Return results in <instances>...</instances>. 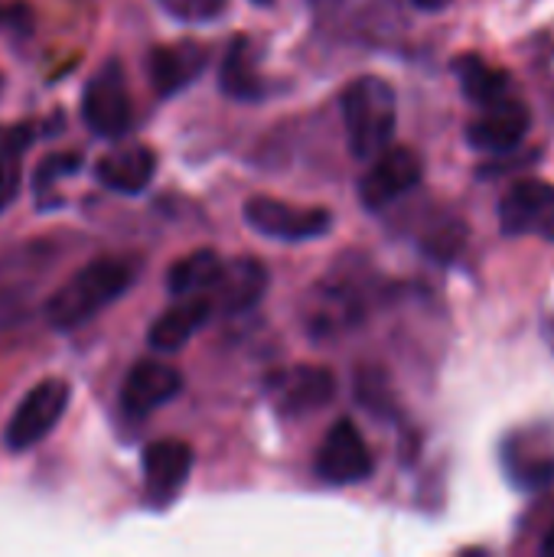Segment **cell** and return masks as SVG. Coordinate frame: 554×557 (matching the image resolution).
Returning a JSON list of instances; mask_svg holds the SVG:
<instances>
[{"mask_svg":"<svg viewBox=\"0 0 554 557\" xmlns=\"http://www.w3.org/2000/svg\"><path fill=\"white\" fill-rule=\"evenodd\" d=\"M336 379L323 366H294L291 372H281L274 382L278 408L291 418H304L310 411H320L333 401Z\"/></svg>","mask_w":554,"mask_h":557,"instance_id":"obj_14","label":"cell"},{"mask_svg":"<svg viewBox=\"0 0 554 557\" xmlns=\"http://www.w3.org/2000/svg\"><path fill=\"white\" fill-rule=\"evenodd\" d=\"M78 166H82V153H52V157H46L42 166L36 170V180H33V189L39 196V206L56 189V180L78 173Z\"/></svg>","mask_w":554,"mask_h":557,"instance_id":"obj_22","label":"cell"},{"mask_svg":"<svg viewBox=\"0 0 554 557\" xmlns=\"http://www.w3.org/2000/svg\"><path fill=\"white\" fill-rule=\"evenodd\" d=\"M320 20L362 42L392 39L405 26L398 0H313Z\"/></svg>","mask_w":554,"mask_h":557,"instance_id":"obj_5","label":"cell"},{"mask_svg":"<svg viewBox=\"0 0 554 557\" xmlns=\"http://www.w3.org/2000/svg\"><path fill=\"white\" fill-rule=\"evenodd\" d=\"M0 95H3V72H0Z\"/></svg>","mask_w":554,"mask_h":557,"instance_id":"obj_29","label":"cell"},{"mask_svg":"<svg viewBox=\"0 0 554 557\" xmlns=\"http://www.w3.org/2000/svg\"><path fill=\"white\" fill-rule=\"evenodd\" d=\"M542 555L554 557V522L552 529H549V535H545V542H542Z\"/></svg>","mask_w":554,"mask_h":557,"instance_id":"obj_27","label":"cell"},{"mask_svg":"<svg viewBox=\"0 0 554 557\" xmlns=\"http://www.w3.org/2000/svg\"><path fill=\"white\" fill-rule=\"evenodd\" d=\"M421 160L411 147H385L372 166L366 170V176L359 180V196L366 209H385L389 202H395L398 196H405L408 189H415L421 183Z\"/></svg>","mask_w":554,"mask_h":557,"instance_id":"obj_10","label":"cell"},{"mask_svg":"<svg viewBox=\"0 0 554 557\" xmlns=\"http://www.w3.org/2000/svg\"><path fill=\"white\" fill-rule=\"evenodd\" d=\"M140 470H144L147 503L163 509L180 496V490L186 486V480L193 473V447L176 437L153 441L140 454Z\"/></svg>","mask_w":554,"mask_h":557,"instance_id":"obj_9","label":"cell"},{"mask_svg":"<svg viewBox=\"0 0 554 557\" xmlns=\"http://www.w3.org/2000/svg\"><path fill=\"white\" fill-rule=\"evenodd\" d=\"M212 313V300L209 297H183L180 304H173L167 313H160L147 333L150 349L157 352H180L209 320Z\"/></svg>","mask_w":554,"mask_h":557,"instance_id":"obj_17","label":"cell"},{"mask_svg":"<svg viewBox=\"0 0 554 557\" xmlns=\"http://www.w3.org/2000/svg\"><path fill=\"white\" fill-rule=\"evenodd\" d=\"M454 69H457V78H460V85H464V95H467L470 101H477V104H493V101L513 95V91H509V88H513L509 72L490 65L483 55H470V52H467V55H457Z\"/></svg>","mask_w":554,"mask_h":557,"instance_id":"obj_19","label":"cell"},{"mask_svg":"<svg viewBox=\"0 0 554 557\" xmlns=\"http://www.w3.org/2000/svg\"><path fill=\"white\" fill-rule=\"evenodd\" d=\"M418 10H441V7H447L451 0H411Z\"/></svg>","mask_w":554,"mask_h":557,"instance_id":"obj_26","label":"cell"},{"mask_svg":"<svg viewBox=\"0 0 554 557\" xmlns=\"http://www.w3.org/2000/svg\"><path fill=\"white\" fill-rule=\"evenodd\" d=\"M229 0H160V7L173 16V20H183V23H206V20H216L222 10H225Z\"/></svg>","mask_w":554,"mask_h":557,"instance_id":"obj_23","label":"cell"},{"mask_svg":"<svg viewBox=\"0 0 554 557\" xmlns=\"http://www.w3.org/2000/svg\"><path fill=\"white\" fill-rule=\"evenodd\" d=\"M69 395H72V388L65 379H42L39 385H33L20 398L16 411L7 421V431H3L7 450L26 454L36 444H42L62 421V414L69 408Z\"/></svg>","mask_w":554,"mask_h":557,"instance_id":"obj_3","label":"cell"},{"mask_svg":"<svg viewBox=\"0 0 554 557\" xmlns=\"http://www.w3.org/2000/svg\"><path fill=\"white\" fill-rule=\"evenodd\" d=\"M153 173H157V153L147 144H121L95 163L98 183L121 196L144 193L150 186Z\"/></svg>","mask_w":554,"mask_h":557,"instance_id":"obj_15","label":"cell"},{"mask_svg":"<svg viewBox=\"0 0 554 557\" xmlns=\"http://www.w3.org/2000/svg\"><path fill=\"white\" fill-rule=\"evenodd\" d=\"M209 65V49L196 39H183V42H170V46H157L147 55V72H150V85L160 98L180 95L186 85H193Z\"/></svg>","mask_w":554,"mask_h":557,"instance_id":"obj_13","label":"cell"},{"mask_svg":"<svg viewBox=\"0 0 554 557\" xmlns=\"http://www.w3.org/2000/svg\"><path fill=\"white\" fill-rule=\"evenodd\" d=\"M529 127H532L529 104L509 95V98H500L493 104H483V114L473 117L467 127V140L480 150L503 153V150L519 147L522 137L529 134Z\"/></svg>","mask_w":554,"mask_h":557,"instance_id":"obj_12","label":"cell"},{"mask_svg":"<svg viewBox=\"0 0 554 557\" xmlns=\"http://www.w3.org/2000/svg\"><path fill=\"white\" fill-rule=\"evenodd\" d=\"M500 225L506 235H535L554 242V183L519 180L500 202Z\"/></svg>","mask_w":554,"mask_h":557,"instance_id":"obj_8","label":"cell"},{"mask_svg":"<svg viewBox=\"0 0 554 557\" xmlns=\"http://www.w3.org/2000/svg\"><path fill=\"white\" fill-rule=\"evenodd\" d=\"M251 3H258V7H271L274 0H251Z\"/></svg>","mask_w":554,"mask_h":557,"instance_id":"obj_28","label":"cell"},{"mask_svg":"<svg viewBox=\"0 0 554 557\" xmlns=\"http://www.w3.org/2000/svg\"><path fill=\"white\" fill-rule=\"evenodd\" d=\"M82 121L95 137L118 140L131 131L134 124V104L127 91V78L121 62L108 59L82 91Z\"/></svg>","mask_w":554,"mask_h":557,"instance_id":"obj_4","label":"cell"},{"mask_svg":"<svg viewBox=\"0 0 554 557\" xmlns=\"http://www.w3.org/2000/svg\"><path fill=\"white\" fill-rule=\"evenodd\" d=\"M29 144L26 127H0V212L16 199L20 189V160Z\"/></svg>","mask_w":554,"mask_h":557,"instance_id":"obj_21","label":"cell"},{"mask_svg":"<svg viewBox=\"0 0 554 557\" xmlns=\"http://www.w3.org/2000/svg\"><path fill=\"white\" fill-rule=\"evenodd\" d=\"M0 29L10 36L33 33V10L26 3H0Z\"/></svg>","mask_w":554,"mask_h":557,"instance_id":"obj_25","label":"cell"},{"mask_svg":"<svg viewBox=\"0 0 554 557\" xmlns=\"http://www.w3.org/2000/svg\"><path fill=\"white\" fill-rule=\"evenodd\" d=\"M372 470H376V460L359 428L346 418L336 421L317 450V476L330 486H353V483L369 480Z\"/></svg>","mask_w":554,"mask_h":557,"instance_id":"obj_6","label":"cell"},{"mask_svg":"<svg viewBox=\"0 0 554 557\" xmlns=\"http://www.w3.org/2000/svg\"><path fill=\"white\" fill-rule=\"evenodd\" d=\"M219 85L229 98H238V101H255L264 95V82L255 69V52H251L248 36L232 39V46L219 65Z\"/></svg>","mask_w":554,"mask_h":557,"instance_id":"obj_18","label":"cell"},{"mask_svg":"<svg viewBox=\"0 0 554 557\" xmlns=\"http://www.w3.org/2000/svg\"><path fill=\"white\" fill-rule=\"evenodd\" d=\"M137 281V264L124 255H104L78 268L49 300H46V323L56 333H72L91 323L101 310L121 300L131 284Z\"/></svg>","mask_w":554,"mask_h":557,"instance_id":"obj_1","label":"cell"},{"mask_svg":"<svg viewBox=\"0 0 554 557\" xmlns=\"http://www.w3.org/2000/svg\"><path fill=\"white\" fill-rule=\"evenodd\" d=\"M343 124L356 157H379L398 127L395 88L379 75H362L343 91Z\"/></svg>","mask_w":554,"mask_h":557,"instance_id":"obj_2","label":"cell"},{"mask_svg":"<svg viewBox=\"0 0 554 557\" xmlns=\"http://www.w3.org/2000/svg\"><path fill=\"white\" fill-rule=\"evenodd\" d=\"M222 258L209 248L189 251L186 258H180L170 271H167V290L173 297H196L216 287L219 274H222Z\"/></svg>","mask_w":554,"mask_h":557,"instance_id":"obj_20","label":"cell"},{"mask_svg":"<svg viewBox=\"0 0 554 557\" xmlns=\"http://www.w3.org/2000/svg\"><path fill=\"white\" fill-rule=\"evenodd\" d=\"M460 248H464V228L454 222H447L444 228H438L434 235L424 238V251L438 261H454Z\"/></svg>","mask_w":554,"mask_h":557,"instance_id":"obj_24","label":"cell"},{"mask_svg":"<svg viewBox=\"0 0 554 557\" xmlns=\"http://www.w3.org/2000/svg\"><path fill=\"white\" fill-rule=\"evenodd\" d=\"M268 290V268L258 258H232L222 264V274L216 281L212 294V307L235 317L251 310Z\"/></svg>","mask_w":554,"mask_h":557,"instance_id":"obj_16","label":"cell"},{"mask_svg":"<svg viewBox=\"0 0 554 557\" xmlns=\"http://www.w3.org/2000/svg\"><path fill=\"white\" fill-rule=\"evenodd\" d=\"M183 388V375L157 359H144L137 362L124 385H121V411L134 421L153 414L157 408H163L167 401H173Z\"/></svg>","mask_w":554,"mask_h":557,"instance_id":"obj_11","label":"cell"},{"mask_svg":"<svg viewBox=\"0 0 554 557\" xmlns=\"http://www.w3.org/2000/svg\"><path fill=\"white\" fill-rule=\"evenodd\" d=\"M245 222L268 238L281 242H304V238H320L330 232L333 215L330 209H300L271 196H251L245 202Z\"/></svg>","mask_w":554,"mask_h":557,"instance_id":"obj_7","label":"cell"}]
</instances>
